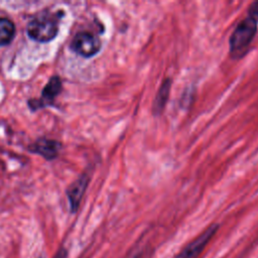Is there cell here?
Masks as SVG:
<instances>
[{
  "label": "cell",
  "instance_id": "1",
  "mask_svg": "<svg viewBox=\"0 0 258 258\" xmlns=\"http://www.w3.org/2000/svg\"><path fill=\"white\" fill-rule=\"evenodd\" d=\"M257 30V22L251 17H246L238 23L230 37V52L238 56L245 52Z\"/></svg>",
  "mask_w": 258,
  "mask_h": 258
},
{
  "label": "cell",
  "instance_id": "2",
  "mask_svg": "<svg viewBox=\"0 0 258 258\" xmlns=\"http://www.w3.org/2000/svg\"><path fill=\"white\" fill-rule=\"evenodd\" d=\"M57 22L52 16H37L27 25V34L29 37L39 42H47L53 39L57 34Z\"/></svg>",
  "mask_w": 258,
  "mask_h": 258
},
{
  "label": "cell",
  "instance_id": "3",
  "mask_svg": "<svg viewBox=\"0 0 258 258\" xmlns=\"http://www.w3.org/2000/svg\"><path fill=\"white\" fill-rule=\"evenodd\" d=\"M219 229L218 224H213L202 232L198 237L191 240L186 246L178 252L174 258H198Z\"/></svg>",
  "mask_w": 258,
  "mask_h": 258
},
{
  "label": "cell",
  "instance_id": "4",
  "mask_svg": "<svg viewBox=\"0 0 258 258\" xmlns=\"http://www.w3.org/2000/svg\"><path fill=\"white\" fill-rule=\"evenodd\" d=\"M71 47L76 53L84 57H90L100 50L101 41L91 32H80L74 37Z\"/></svg>",
  "mask_w": 258,
  "mask_h": 258
},
{
  "label": "cell",
  "instance_id": "5",
  "mask_svg": "<svg viewBox=\"0 0 258 258\" xmlns=\"http://www.w3.org/2000/svg\"><path fill=\"white\" fill-rule=\"evenodd\" d=\"M170 85L171 82L169 79H166L163 81L162 85L158 89V92L156 94V97L153 102V112L155 114H160V112L163 110L169 96L170 91Z\"/></svg>",
  "mask_w": 258,
  "mask_h": 258
},
{
  "label": "cell",
  "instance_id": "6",
  "mask_svg": "<svg viewBox=\"0 0 258 258\" xmlns=\"http://www.w3.org/2000/svg\"><path fill=\"white\" fill-rule=\"evenodd\" d=\"M15 35V26L7 18H0V46L7 45Z\"/></svg>",
  "mask_w": 258,
  "mask_h": 258
},
{
  "label": "cell",
  "instance_id": "7",
  "mask_svg": "<svg viewBox=\"0 0 258 258\" xmlns=\"http://www.w3.org/2000/svg\"><path fill=\"white\" fill-rule=\"evenodd\" d=\"M57 143L52 140H46L42 139L35 144V151H37L39 154L43 155L45 158H53L57 153Z\"/></svg>",
  "mask_w": 258,
  "mask_h": 258
},
{
  "label": "cell",
  "instance_id": "8",
  "mask_svg": "<svg viewBox=\"0 0 258 258\" xmlns=\"http://www.w3.org/2000/svg\"><path fill=\"white\" fill-rule=\"evenodd\" d=\"M86 184H87V179L86 178H81L78 181V184H75L72 186V189L69 191V198H70V203H71V209L72 211H76L81 198L83 196V192L86 188Z\"/></svg>",
  "mask_w": 258,
  "mask_h": 258
},
{
  "label": "cell",
  "instance_id": "9",
  "mask_svg": "<svg viewBox=\"0 0 258 258\" xmlns=\"http://www.w3.org/2000/svg\"><path fill=\"white\" fill-rule=\"evenodd\" d=\"M61 83L58 77H52L42 91V97L48 100L53 99L60 91Z\"/></svg>",
  "mask_w": 258,
  "mask_h": 258
},
{
  "label": "cell",
  "instance_id": "10",
  "mask_svg": "<svg viewBox=\"0 0 258 258\" xmlns=\"http://www.w3.org/2000/svg\"><path fill=\"white\" fill-rule=\"evenodd\" d=\"M249 17L258 22V1H255L251 4L249 8Z\"/></svg>",
  "mask_w": 258,
  "mask_h": 258
},
{
  "label": "cell",
  "instance_id": "11",
  "mask_svg": "<svg viewBox=\"0 0 258 258\" xmlns=\"http://www.w3.org/2000/svg\"><path fill=\"white\" fill-rule=\"evenodd\" d=\"M67 257H68V251L64 248H60L59 250H57V252L53 256V258H67Z\"/></svg>",
  "mask_w": 258,
  "mask_h": 258
},
{
  "label": "cell",
  "instance_id": "12",
  "mask_svg": "<svg viewBox=\"0 0 258 258\" xmlns=\"http://www.w3.org/2000/svg\"><path fill=\"white\" fill-rule=\"evenodd\" d=\"M149 254L148 253H144V252H140L138 253L134 258H148Z\"/></svg>",
  "mask_w": 258,
  "mask_h": 258
}]
</instances>
